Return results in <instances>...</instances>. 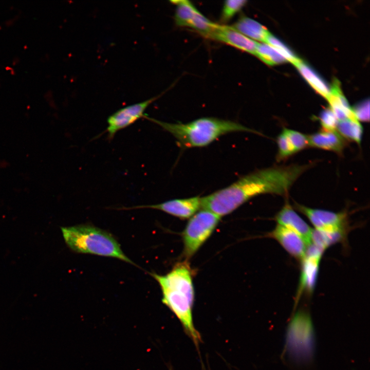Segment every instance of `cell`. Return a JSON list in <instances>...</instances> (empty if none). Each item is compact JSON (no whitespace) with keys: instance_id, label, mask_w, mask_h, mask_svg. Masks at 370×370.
Returning <instances> with one entry per match:
<instances>
[{"instance_id":"obj_7","label":"cell","mask_w":370,"mask_h":370,"mask_svg":"<svg viewBox=\"0 0 370 370\" xmlns=\"http://www.w3.org/2000/svg\"><path fill=\"white\" fill-rule=\"evenodd\" d=\"M158 97H154L141 102L131 104L121 108L110 115L107 122V139L113 140L116 134L136 122L145 116L144 112L147 107Z\"/></svg>"},{"instance_id":"obj_6","label":"cell","mask_w":370,"mask_h":370,"mask_svg":"<svg viewBox=\"0 0 370 370\" xmlns=\"http://www.w3.org/2000/svg\"><path fill=\"white\" fill-rule=\"evenodd\" d=\"M221 217L202 210L192 216L182 232V256L188 261L210 237Z\"/></svg>"},{"instance_id":"obj_14","label":"cell","mask_w":370,"mask_h":370,"mask_svg":"<svg viewBox=\"0 0 370 370\" xmlns=\"http://www.w3.org/2000/svg\"><path fill=\"white\" fill-rule=\"evenodd\" d=\"M308 136L309 146L341 154L345 147V140L336 130L321 131Z\"/></svg>"},{"instance_id":"obj_24","label":"cell","mask_w":370,"mask_h":370,"mask_svg":"<svg viewBox=\"0 0 370 370\" xmlns=\"http://www.w3.org/2000/svg\"><path fill=\"white\" fill-rule=\"evenodd\" d=\"M320 121L322 129L325 130H336L339 122L329 107L324 109L321 112L320 115Z\"/></svg>"},{"instance_id":"obj_20","label":"cell","mask_w":370,"mask_h":370,"mask_svg":"<svg viewBox=\"0 0 370 370\" xmlns=\"http://www.w3.org/2000/svg\"><path fill=\"white\" fill-rule=\"evenodd\" d=\"M176 5L175 21L180 27H189V24L198 11L190 1L187 0L172 1Z\"/></svg>"},{"instance_id":"obj_13","label":"cell","mask_w":370,"mask_h":370,"mask_svg":"<svg viewBox=\"0 0 370 370\" xmlns=\"http://www.w3.org/2000/svg\"><path fill=\"white\" fill-rule=\"evenodd\" d=\"M277 224L284 226L300 235L309 245L311 244L312 229L296 213L288 201L275 216Z\"/></svg>"},{"instance_id":"obj_12","label":"cell","mask_w":370,"mask_h":370,"mask_svg":"<svg viewBox=\"0 0 370 370\" xmlns=\"http://www.w3.org/2000/svg\"><path fill=\"white\" fill-rule=\"evenodd\" d=\"M267 236L275 239L293 257L301 261L305 256L308 245L294 231L277 224Z\"/></svg>"},{"instance_id":"obj_8","label":"cell","mask_w":370,"mask_h":370,"mask_svg":"<svg viewBox=\"0 0 370 370\" xmlns=\"http://www.w3.org/2000/svg\"><path fill=\"white\" fill-rule=\"evenodd\" d=\"M294 206L295 209L308 218L315 230L323 231L346 230L347 220L346 211L335 212L311 208L297 203Z\"/></svg>"},{"instance_id":"obj_5","label":"cell","mask_w":370,"mask_h":370,"mask_svg":"<svg viewBox=\"0 0 370 370\" xmlns=\"http://www.w3.org/2000/svg\"><path fill=\"white\" fill-rule=\"evenodd\" d=\"M285 350L293 362L305 364L310 362L314 350V338L309 313L299 310L292 317L287 329Z\"/></svg>"},{"instance_id":"obj_25","label":"cell","mask_w":370,"mask_h":370,"mask_svg":"<svg viewBox=\"0 0 370 370\" xmlns=\"http://www.w3.org/2000/svg\"><path fill=\"white\" fill-rule=\"evenodd\" d=\"M356 118L360 122L369 120V101L365 100L351 108Z\"/></svg>"},{"instance_id":"obj_22","label":"cell","mask_w":370,"mask_h":370,"mask_svg":"<svg viewBox=\"0 0 370 370\" xmlns=\"http://www.w3.org/2000/svg\"><path fill=\"white\" fill-rule=\"evenodd\" d=\"M265 43L274 48L287 61L291 62L294 66L301 61L286 45L271 33L268 35Z\"/></svg>"},{"instance_id":"obj_19","label":"cell","mask_w":370,"mask_h":370,"mask_svg":"<svg viewBox=\"0 0 370 370\" xmlns=\"http://www.w3.org/2000/svg\"><path fill=\"white\" fill-rule=\"evenodd\" d=\"M336 131L344 139L360 144L363 130L356 119L347 118L338 122Z\"/></svg>"},{"instance_id":"obj_17","label":"cell","mask_w":370,"mask_h":370,"mask_svg":"<svg viewBox=\"0 0 370 370\" xmlns=\"http://www.w3.org/2000/svg\"><path fill=\"white\" fill-rule=\"evenodd\" d=\"M233 29L247 38L265 43L270 34L267 29L258 22L246 16H240L232 25Z\"/></svg>"},{"instance_id":"obj_23","label":"cell","mask_w":370,"mask_h":370,"mask_svg":"<svg viewBox=\"0 0 370 370\" xmlns=\"http://www.w3.org/2000/svg\"><path fill=\"white\" fill-rule=\"evenodd\" d=\"M245 0H228L225 2L222 9L221 21L228 22L246 5Z\"/></svg>"},{"instance_id":"obj_2","label":"cell","mask_w":370,"mask_h":370,"mask_svg":"<svg viewBox=\"0 0 370 370\" xmlns=\"http://www.w3.org/2000/svg\"><path fill=\"white\" fill-rule=\"evenodd\" d=\"M151 275L160 286L162 303L175 315L185 334L198 348L202 339L193 321L194 271L188 261L177 263L165 274L152 273Z\"/></svg>"},{"instance_id":"obj_10","label":"cell","mask_w":370,"mask_h":370,"mask_svg":"<svg viewBox=\"0 0 370 370\" xmlns=\"http://www.w3.org/2000/svg\"><path fill=\"white\" fill-rule=\"evenodd\" d=\"M207 38L254 55L258 44V42L238 32L230 26L217 24Z\"/></svg>"},{"instance_id":"obj_9","label":"cell","mask_w":370,"mask_h":370,"mask_svg":"<svg viewBox=\"0 0 370 370\" xmlns=\"http://www.w3.org/2000/svg\"><path fill=\"white\" fill-rule=\"evenodd\" d=\"M151 208L162 211L181 219L190 218L201 208V197H192L187 198L175 199L160 203L141 205L132 207H122L121 210H132Z\"/></svg>"},{"instance_id":"obj_1","label":"cell","mask_w":370,"mask_h":370,"mask_svg":"<svg viewBox=\"0 0 370 370\" xmlns=\"http://www.w3.org/2000/svg\"><path fill=\"white\" fill-rule=\"evenodd\" d=\"M309 164L274 166L255 171L230 185L201 197V208L222 216L230 214L251 198L264 194L288 195Z\"/></svg>"},{"instance_id":"obj_4","label":"cell","mask_w":370,"mask_h":370,"mask_svg":"<svg viewBox=\"0 0 370 370\" xmlns=\"http://www.w3.org/2000/svg\"><path fill=\"white\" fill-rule=\"evenodd\" d=\"M61 231L67 246L75 252L114 257L136 265L114 236L105 230L81 224L62 227Z\"/></svg>"},{"instance_id":"obj_18","label":"cell","mask_w":370,"mask_h":370,"mask_svg":"<svg viewBox=\"0 0 370 370\" xmlns=\"http://www.w3.org/2000/svg\"><path fill=\"white\" fill-rule=\"evenodd\" d=\"M295 66L309 84L318 94L327 99L330 94V88L324 81L302 61Z\"/></svg>"},{"instance_id":"obj_15","label":"cell","mask_w":370,"mask_h":370,"mask_svg":"<svg viewBox=\"0 0 370 370\" xmlns=\"http://www.w3.org/2000/svg\"><path fill=\"white\" fill-rule=\"evenodd\" d=\"M321 257L305 255L301 260V271L297 297L312 293L315 287Z\"/></svg>"},{"instance_id":"obj_21","label":"cell","mask_w":370,"mask_h":370,"mask_svg":"<svg viewBox=\"0 0 370 370\" xmlns=\"http://www.w3.org/2000/svg\"><path fill=\"white\" fill-rule=\"evenodd\" d=\"M254 55L269 65L279 64L287 61L274 48L265 43H258Z\"/></svg>"},{"instance_id":"obj_11","label":"cell","mask_w":370,"mask_h":370,"mask_svg":"<svg viewBox=\"0 0 370 370\" xmlns=\"http://www.w3.org/2000/svg\"><path fill=\"white\" fill-rule=\"evenodd\" d=\"M276 143V159L278 161L287 159L309 146L307 136L297 131L286 127H284L278 135Z\"/></svg>"},{"instance_id":"obj_16","label":"cell","mask_w":370,"mask_h":370,"mask_svg":"<svg viewBox=\"0 0 370 370\" xmlns=\"http://www.w3.org/2000/svg\"><path fill=\"white\" fill-rule=\"evenodd\" d=\"M327 100L329 104V107L339 121L347 118L356 119L341 91L339 82L336 79L334 80L330 88V94Z\"/></svg>"},{"instance_id":"obj_3","label":"cell","mask_w":370,"mask_h":370,"mask_svg":"<svg viewBox=\"0 0 370 370\" xmlns=\"http://www.w3.org/2000/svg\"><path fill=\"white\" fill-rule=\"evenodd\" d=\"M171 134L181 148L207 146L219 137L233 132L260 134L237 122L212 117L201 118L186 123H172L145 115L143 117Z\"/></svg>"}]
</instances>
